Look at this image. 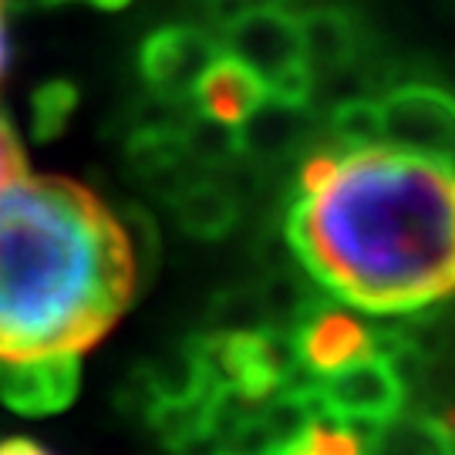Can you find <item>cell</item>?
<instances>
[{
	"mask_svg": "<svg viewBox=\"0 0 455 455\" xmlns=\"http://www.w3.org/2000/svg\"><path fill=\"white\" fill-rule=\"evenodd\" d=\"M267 95L270 92H267L260 75L223 51L196 88V108H199V115H206L220 125L240 129L246 118L260 108Z\"/></svg>",
	"mask_w": 455,
	"mask_h": 455,
	"instance_id": "ba28073f",
	"label": "cell"
},
{
	"mask_svg": "<svg viewBox=\"0 0 455 455\" xmlns=\"http://www.w3.org/2000/svg\"><path fill=\"white\" fill-rule=\"evenodd\" d=\"M270 455H364V442L358 428L331 415H317L300 435L276 445Z\"/></svg>",
	"mask_w": 455,
	"mask_h": 455,
	"instance_id": "5bb4252c",
	"label": "cell"
},
{
	"mask_svg": "<svg viewBox=\"0 0 455 455\" xmlns=\"http://www.w3.org/2000/svg\"><path fill=\"white\" fill-rule=\"evenodd\" d=\"M314 398L321 415H331L351 428H378L395 419L405 402V378L378 351H364L355 361L327 374H317Z\"/></svg>",
	"mask_w": 455,
	"mask_h": 455,
	"instance_id": "277c9868",
	"label": "cell"
},
{
	"mask_svg": "<svg viewBox=\"0 0 455 455\" xmlns=\"http://www.w3.org/2000/svg\"><path fill=\"white\" fill-rule=\"evenodd\" d=\"M310 122V105H293L283 98L267 95L257 112L240 125L243 159H280L287 156Z\"/></svg>",
	"mask_w": 455,
	"mask_h": 455,
	"instance_id": "8fae6325",
	"label": "cell"
},
{
	"mask_svg": "<svg viewBox=\"0 0 455 455\" xmlns=\"http://www.w3.org/2000/svg\"><path fill=\"white\" fill-rule=\"evenodd\" d=\"M364 455H455V425L398 411L371 428Z\"/></svg>",
	"mask_w": 455,
	"mask_h": 455,
	"instance_id": "4fadbf2b",
	"label": "cell"
},
{
	"mask_svg": "<svg viewBox=\"0 0 455 455\" xmlns=\"http://www.w3.org/2000/svg\"><path fill=\"white\" fill-rule=\"evenodd\" d=\"M7 71V20H4V0H0V82Z\"/></svg>",
	"mask_w": 455,
	"mask_h": 455,
	"instance_id": "d6986e66",
	"label": "cell"
},
{
	"mask_svg": "<svg viewBox=\"0 0 455 455\" xmlns=\"http://www.w3.org/2000/svg\"><path fill=\"white\" fill-rule=\"evenodd\" d=\"M223 54V44L206 28L169 24L152 31L139 48V71L148 92L169 101H193L203 75Z\"/></svg>",
	"mask_w": 455,
	"mask_h": 455,
	"instance_id": "8992f818",
	"label": "cell"
},
{
	"mask_svg": "<svg viewBox=\"0 0 455 455\" xmlns=\"http://www.w3.org/2000/svg\"><path fill=\"white\" fill-rule=\"evenodd\" d=\"M327 129L341 146H374L381 142V108L378 98H341L331 115H327Z\"/></svg>",
	"mask_w": 455,
	"mask_h": 455,
	"instance_id": "9a60e30c",
	"label": "cell"
},
{
	"mask_svg": "<svg viewBox=\"0 0 455 455\" xmlns=\"http://www.w3.org/2000/svg\"><path fill=\"white\" fill-rule=\"evenodd\" d=\"M75 88L71 84H44L37 95H34V132L41 135V139H48L54 135L58 129H65L68 115L75 108Z\"/></svg>",
	"mask_w": 455,
	"mask_h": 455,
	"instance_id": "2e32d148",
	"label": "cell"
},
{
	"mask_svg": "<svg viewBox=\"0 0 455 455\" xmlns=\"http://www.w3.org/2000/svg\"><path fill=\"white\" fill-rule=\"evenodd\" d=\"M28 172V159H24V148L17 142L11 122L0 115V189H7L17 176Z\"/></svg>",
	"mask_w": 455,
	"mask_h": 455,
	"instance_id": "e0dca14e",
	"label": "cell"
},
{
	"mask_svg": "<svg viewBox=\"0 0 455 455\" xmlns=\"http://www.w3.org/2000/svg\"><path fill=\"white\" fill-rule=\"evenodd\" d=\"M381 142L455 165V95L439 84L405 82L378 98Z\"/></svg>",
	"mask_w": 455,
	"mask_h": 455,
	"instance_id": "5b68a950",
	"label": "cell"
},
{
	"mask_svg": "<svg viewBox=\"0 0 455 455\" xmlns=\"http://www.w3.org/2000/svg\"><path fill=\"white\" fill-rule=\"evenodd\" d=\"M216 455H243V452H236V449H223V452H216Z\"/></svg>",
	"mask_w": 455,
	"mask_h": 455,
	"instance_id": "44dd1931",
	"label": "cell"
},
{
	"mask_svg": "<svg viewBox=\"0 0 455 455\" xmlns=\"http://www.w3.org/2000/svg\"><path fill=\"white\" fill-rule=\"evenodd\" d=\"M300 20V37H304V54L314 71V78L324 75H341L358 61L361 31L358 20L347 17V11L338 7H314L297 17Z\"/></svg>",
	"mask_w": 455,
	"mask_h": 455,
	"instance_id": "9c48e42d",
	"label": "cell"
},
{
	"mask_svg": "<svg viewBox=\"0 0 455 455\" xmlns=\"http://www.w3.org/2000/svg\"><path fill=\"white\" fill-rule=\"evenodd\" d=\"M172 206H176V220L186 233H193L199 240H216L236 227L240 216V203L233 189H227L216 180H193L180 182L172 193Z\"/></svg>",
	"mask_w": 455,
	"mask_h": 455,
	"instance_id": "7c38bea8",
	"label": "cell"
},
{
	"mask_svg": "<svg viewBox=\"0 0 455 455\" xmlns=\"http://www.w3.org/2000/svg\"><path fill=\"white\" fill-rule=\"evenodd\" d=\"M220 44L229 58L243 61L250 71H257L274 98L310 105L314 98V71L304 54L300 20L276 4H257L240 14L223 20Z\"/></svg>",
	"mask_w": 455,
	"mask_h": 455,
	"instance_id": "3957f363",
	"label": "cell"
},
{
	"mask_svg": "<svg viewBox=\"0 0 455 455\" xmlns=\"http://www.w3.org/2000/svg\"><path fill=\"white\" fill-rule=\"evenodd\" d=\"M0 455H51L48 449H41L31 439H7L0 442Z\"/></svg>",
	"mask_w": 455,
	"mask_h": 455,
	"instance_id": "ac0fdd59",
	"label": "cell"
},
{
	"mask_svg": "<svg viewBox=\"0 0 455 455\" xmlns=\"http://www.w3.org/2000/svg\"><path fill=\"white\" fill-rule=\"evenodd\" d=\"M300 267L364 314H415L455 293V165L385 142L317 152L287 210Z\"/></svg>",
	"mask_w": 455,
	"mask_h": 455,
	"instance_id": "6da1fadb",
	"label": "cell"
},
{
	"mask_svg": "<svg viewBox=\"0 0 455 455\" xmlns=\"http://www.w3.org/2000/svg\"><path fill=\"white\" fill-rule=\"evenodd\" d=\"M78 368L82 364H34V368H7L0 371V398L17 411L48 415L65 408L78 395Z\"/></svg>",
	"mask_w": 455,
	"mask_h": 455,
	"instance_id": "30bf717a",
	"label": "cell"
},
{
	"mask_svg": "<svg viewBox=\"0 0 455 455\" xmlns=\"http://www.w3.org/2000/svg\"><path fill=\"white\" fill-rule=\"evenodd\" d=\"M139 280L129 227L92 189L17 176L0 189V371L82 364Z\"/></svg>",
	"mask_w": 455,
	"mask_h": 455,
	"instance_id": "7a4b0ae2",
	"label": "cell"
},
{
	"mask_svg": "<svg viewBox=\"0 0 455 455\" xmlns=\"http://www.w3.org/2000/svg\"><path fill=\"white\" fill-rule=\"evenodd\" d=\"M300 361L314 374L341 368L358 355L371 351V324L338 307H314L293 331Z\"/></svg>",
	"mask_w": 455,
	"mask_h": 455,
	"instance_id": "52a82bcc",
	"label": "cell"
},
{
	"mask_svg": "<svg viewBox=\"0 0 455 455\" xmlns=\"http://www.w3.org/2000/svg\"><path fill=\"white\" fill-rule=\"evenodd\" d=\"M95 7H105V11H118V7H125L129 0H92Z\"/></svg>",
	"mask_w": 455,
	"mask_h": 455,
	"instance_id": "ffe728a7",
	"label": "cell"
}]
</instances>
